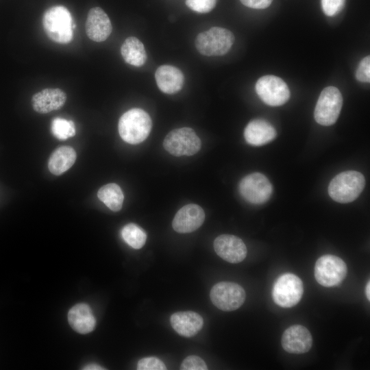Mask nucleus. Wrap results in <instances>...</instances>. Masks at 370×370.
Instances as JSON below:
<instances>
[{
  "label": "nucleus",
  "mask_w": 370,
  "mask_h": 370,
  "mask_svg": "<svg viewBox=\"0 0 370 370\" xmlns=\"http://www.w3.org/2000/svg\"><path fill=\"white\" fill-rule=\"evenodd\" d=\"M66 100V93L60 88H45L35 93L32 98L33 109L41 114L60 109Z\"/></svg>",
  "instance_id": "dca6fc26"
},
{
  "label": "nucleus",
  "mask_w": 370,
  "mask_h": 370,
  "mask_svg": "<svg viewBox=\"0 0 370 370\" xmlns=\"http://www.w3.org/2000/svg\"><path fill=\"white\" fill-rule=\"evenodd\" d=\"M283 349L294 354L308 352L312 345V338L309 330L301 325H293L288 328L282 336Z\"/></svg>",
  "instance_id": "ddd939ff"
},
{
  "label": "nucleus",
  "mask_w": 370,
  "mask_h": 370,
  "mask_svg": "<svg viewBox=\"0 0 370 370\" xmlns=\"http://www.w3.org/2000/svg\"><path fill=\"white\" fill-rule=\"evenodd\" d=\"M356 77L358 81L361 82H370V57L369 56L364 58L359 63L356 72Z\"/></svg>",
  "instance_id": "c756f323"
},
{
  "label": "nucleus",
  "mask_w": 370,
  "mask_h": 370,
  "mask_svg": "<svg viewBox=\"0 0 370 370\" xmlns=\"http://www.w3.org/2000/svg\"><path fill=\"white\" fill-rule=\"evenodd\" d=\"M97 197L114 212L119 211L123 206L124 195L121 188L116 184L110 183L101 186L97 192Z\"/></svg>",
  "instance_id": "5701e85b"
},
{
  "label": "nucleus",
  "mask_w": 370,
  "mask_h": 370,
  "mask_svg": "<svg viewBox=\"0 0 370 370\" xmlns=\"http://www.w3.org/2000/svg\"><path fill=\"white\" fill-rule=\"evenodd\" d=\"M345 0H321V7L324 14L334 16L339 14L345 7Z\"/></svg>",
  "instance_id": "a878e982"
},
{
  "label": "nucleus",
  "mask_w": 370,
  "mask_h": 370,
  "mask_svg": "<svg viewBox=\"0 0 370 370\" xmlns=\"http://www.w3.org/2000/svg\"><path fill=\"white\" fill-rule=\"evenodd\" d=\"M42 26L47 37L56 43L67 44L73 38L72 16L62 5L51 7L44 13Z\"/></svg>",
  "instance_id": "f257e3e1"
},
{
  "label": "nucleus",
  "mask_w": 370,
  "mask_h": 370,
  "mask_svg": "<svg viewBox=\"0 0 370 370\" xmlns=\"http://www.w3.org/2000/svg\"><path fill=\"white\" fill-rule=\"evenodd\" d=\"M77 154L73 148L69 146H61L56 149L51 154L48 161L49 171L60 175L69 169L76 160Z\"/></svg>",
  "instance_id": "412c9836"
},
{
  "label": "nucleus",
  "mask_w": 370,
  "mask_h": 370,
  "mask_svg": "<svg viewBox=\"0 0 370 370\" xmlns=\"http://www.w3.org/2000/svg\"><path fill=\"white\" fill-rule=\"evenodd\" d=\"M239 193L247 201L262 204L267 201L273 193V186L268 178L260 173L244 177L238 185Z\"/></svg>",
  "instance_id": "9b49d317"
},
{
  "label": "nucleus",
  "mask_w": 370,
  "mask_h": 370,
  "mask_svg": "<svg viewBox=\"0 0 370 370\" xmlns=\"http://www.w3.org/2000/svg\"><path fill=\"white\" fill-rule=\"evenodd\" d=\"M121 236L124 241L134 249H140L147 240V234L138 225L128 223L121 230Z\"/></svg>",
  "instance_id": "b1692460"
},
{
  "label": "nucleus",
  "mask_w": 370,
  "mask_h": 370,
  "mask_svg": "<svg viewBox=\"0 0 370 370\" xmlns=\"http://www.w3.org/2000/svg\"><path fill=\"white\" fill-rule=\"evenodd\" d=\"M365 186L364 175L356 171H347L336 175L330 182L328 193L336 202L341 204L354 201Z\"/></svg>",
  "instance_id": "7ed1b4c3"
},
{
  "label": "nucleus",
  "mask_w": 370,
  "mask_h": 370,
  "mask_svg": "<svg viewBox=\"0 0 370 370\" xmlns=\"http://www.w3.org/2000/svg\"><path fill=\"white\" fill-rule=\"evenodd\" d=\"M155 78L159 89L166 94L179 92L184 82L182 72L177 67L167 64L160 66L156 69Z\"/></svg>",
  "instance_id": "f3484780"
},
{
  "label": "nucleus",
  "mask_w": 370,
  "mask_h": 370,
  "mask_svg": "<svg viewBox=\"0 0 370 370\" xmlns=\"http://www.w3.org/2000/svg\"><path fill=\"white\" fill-rule=\"evenodd\" d=\"M304 293L301 280L291 273H283L275 280L272 290L274 302L282 308H291L299 303Z\"/></svg>",
  "instance_id": "39448f33"
},
{
  "label": "nucleus",
  "mask_w": 370,
  "mask_h": 370,
  "mask_svg": "<svg viewBox=\"0 0 370 370\" xmlns=\"http://www.w3.org/2000/svg\"><path fill=\"white\" fill-rule=\"evenodd\" d=\"M138 370H164V362L156 357H146L140 359L137 364Z\"/></svg>",
  "instance_id": "cd10ccee"
},
{
  "label": "nucleus",
  "mask_w": 370,
  "mask_h": 370,
  "mask_svg": "<svg viewBox=\"0 0 370 370\" xmlns=\"http://www.w3.org/2000/svg\"><path fill=\"white\" fill-rule=\"evenodd\" d=\"M182 370H206L207 365L204 360L197 356L186 357L180 366Z\"/></svg>",
  "instance_id": "c85d7f7f"
},
{
  "label": "nucleus",
  "mask_w": 370,
  "mask_h": 370,
  "mask_svg": "<svg viewBox=\"0 0 370 370\" xmlns=\"http://www.w3.org/2000/svg\"><path fill=\"white\" fill-rule=\"evenodd\" d=\"M245 6L253 9H265L268 8L273 0H240Z\"/></svg>",
  "instance_id": "7c9ffc66"
},
{
  "label": "nucleus",
  "mask_w": 370,
  "mask_h": 370,
  "mask_svg": "<svg viewBox=\"0 0 370 370\" xmlns=\"http://www.w3.org/2000/svg\"><path fill=\"white\" fill-rule=\"evenodd\" d=\"M277 132L273 125L263 119L251 121L244 130V137L247 143L262 146L272 141Z\"/></svg>",
  "instance_id": "a211bd4d"
},
{
  "label": "nucleus",
  "mask_w": 370,
  "mask_h": 370,
  "mask_svg": "<svg viewBox=\"0 0 370 370\" xmlns=\"http://www.w3.org/2000/svg\"><path fill=\"white\" fill-rule=\"evenodd\" d=\"M85 28L87 36L98 42L106 40L112 31L108 16L99 7L92 8L88 11Z\"/></svg>",
  "instance_id": "2eb2a0df"
},
{
  "label": "nucleus",
  "mask_w": 370,
  "mask_h": 370,
  "mask_svg": "<svg viewBox=\"0 0 370 370\" xmlns=\"http://www.w3.org/2000/svg\"><path fill=\"white\" fill-rule=\"evenodd\" d=\"M343 106V97L334 86H328L321 92L317 100L314 116L319 124L332 125L338 118Z\"/></svg>",
  "instance_id": "423d86ee"
},
{
  "label": "nucleus",
  "mask_w": 370,
  "mask_h": 370,
  "mask_svg": "<svg viewBox=\"0 0 370 370\" xmlns=\"http://www.w3.org/2000/svg\"><path fill=\"white\" fill-rule=\"evenodd\" d=\"M213 245L217 254L230 263L241 262L247 256L245 244L234 235H220L215 238Z\"/></svg>",
  "instance_id": "f8f14e48"
},
{
  "label": "nucleus",
  "mask_w": 370,
  "mask_h": 370,
  "mask_svg": "<svg viewBox=\"0 0 370 370\" xmlns=\"http://www.w3.org/2000/svg\"><path fill=\"white\" fill-rule=\"evenodd\" d=\"M217 0H186V5L199 13L210 12L215 6Z\"/></svg>",
  "instance_id": "bb28decb"
},
{
  "label": "nucleus",
  "mask_w": 370,
  "mask_h": 370,
  "mask_svg": "<svg viewBox=\"0 0 370 370\" xmlns=\"http://www.w3.org/2000/svg\"><path fill=\"white\" fill-rule=\"evenodd\" d=\"M234 40V36L230 30L213 27L197 35L195 46L197 51L204 56H219L230 51Z\"/></svg>",
  "instance_id": "20e7f679"
},
{
  "label": "nucleus",
  "mask_w": 370,
  "mask_h": 370,
  "mask_svg": "<svg viewBox=\"0 0 370 370\" xmlns=\"http://www.w3.org/2000/svg\"><path fill=\"white\" fill-rule=\"evenodd\" d=\"M314 273L317 282L321 286H335L345 279L347 265L339 257L327 254L317 260Z\"/></svg>",
  "instance_id": "6e6552de"
},
{
  "label": "nucleus",
  "mask_w": 370,
  "mask_h": 370,
  "mask_svg": "<svg viewBox=\"0 0 370 370\" xmlns=\"http://www.w3.org/2000/svg\"><path fill=\"white\" fill-rule=\"evenodd\" d=\"M210 297L212 304L223 311H233L240 308L246 298L244 288L232 282H221L212 288Z\"/></svg>",
  "instance_id": "1a4fd4ad"
},
{
  "label": "nucleus",
  "mask_w": 370,
  "mask_h": 370,
  "mask_svg": "<svg viewBox=\"0 0 370 370\" xmlns=\"http://www.w3.org/2000/svg\"><path fill=\"white\" fill-rule=\"evenodd\" d=\"M152 126L149 115L140 108H132L120 117L118 124L121 138L126 143L136 145L149 136Z\"/></svg>",
  "instance_id": "f03ea898"
},
{
  "label": "nucleus",
  "mask_w": 370,
  "mask_h": 370,
  "mask_svg": "<svg viewBox=\"0 0 370 370\" xmlns=\"http://www.w3.org/2000/svg\"><path fill=\"white\" fill-rule=\"evenodd\" d=\"M365 294L367 299L369 301L370 300V282L369 281L367 282L365 288Z\"/></svg>",
  "instance_id": "473e14b6"
},
{
  "label": "nucleus",
  "mask_w": 370,
  "mask_h": 370,
  "mask_svg": "<svg viewBox=\"0 0 370 370\" xmlns=\"http://www.w3.org/2000/svg\"><path fill=\"white\" fill-rule=\"evenodd\" d=\"M170 322L174 330L185 337L195 336L204 325L201 316L193 311L175 312L171 316Z\"/></svg>",
  "instance_id": "6ab92c4d"
},
{
  "label": "nucleus",
  "mask_w": 370,
  "mask_h": 370,
  "mask_svg": "<svg viewBox=\"0 0 370 370\" xmlns=\"http://www.w3.org/2000/svg\"><path fill=\"white\" fill-rule=\"evenodd\" d=\"M201 140L190 127H182L171 131L164 138V149L175 156H192L201 148Z\"/></svg>",
  "instance_id": "0eeeda50"
},
{
  "label": "nucleus",
  "mask_w": 370,
  "mask_h": 370,
  "mask_svg": "<svg viewBox=\"0 0 370 370\" xmlns=\"http://www.w3.org/2000/svg\"><path fill=\"white\" fill-rule=\"evenodd\" d=\"M51 131L58 139L63 140L75 134V127L73 121L56 117L51 121Z\"/></svg>",
  "instance_id": "393cba45"
},
{
  "label": "nucleus",
  "mask_w": 370,
  "mask_h": 370,
  "mask_svg": "<svg viewBox=\"0 0 370 370\" xmlns=\"http://www.w3.org/2000/svg\"><path fill=\"white\" fill-rule=\"evenodd\" d=\"M83 369L86 370H101V369H105L102 367L96 365V364H90L88 365H86L83 368Z\"/></svg>",
  "instance_id": "2f4dec72"
},
{
  "label": "nucleus",
  "mask_w": 370,
  "mask_h": 370,
  "mask_svg": "<svg viewBox=\"0 0 370 370\" xmlns=\"http://www.w3.org/2000/svg\"><path fill=\"white\" fill-rule=\"evenodd\" d=\"M205 219L203 208L194 204H190L180 208L175 215L172 226L179 233H190L201 226Z\"/></svg>",
  "instance_id": "4468645a"
},
{
  "label": "nucleus",
  "mask_w": 370,
  "mask_h": 370,
  "mask_svg": "<svg viewBox=\"0 0 370 370\" xmlns=\"http://www.w3.org/2000/svg\"><path fill=\"white\" fill-rule=\"evenodd\" d=\"M123 60L135 66H143L147 60V53L142 42L134 36L127 38L121 47Z\"/></svg>",
  "instance_id": "4be33fe9"
},
{
  "label": "nucleus",
  "mask_w": 370,
  "mask_h": 370,
  "mask_svg": "<svg viewBox=\"0 0 370 370\" xmlns=\"http://www.w3.org/2000/svg\"><path fill=\"white\" fill-rule=\"evenodd\" d=\"M68 321L71 328L80 334L92 332L96 325L91 308L84 303L76 304L69 310Z\"/></svg>",
  "instance_id": "aec40b11"
},
{
  "label": "nucleus",
  "mask_w": 370,
  "mask_h": 370,
  "mask_svg": "<svg viewBox=\"0 0 370 370\" xmlns=\"http://www.w3.org/2000/svg\"><path fill=\"white\" fill-rule=\"evenodd\" d=\"M256 92L261 100L271 106H280L288 101L290 90L285 82L279 77L268 75L259 78Z\"/></svg>",
  "instance_id": "9d476101"
}]
</instances>
